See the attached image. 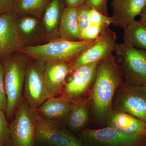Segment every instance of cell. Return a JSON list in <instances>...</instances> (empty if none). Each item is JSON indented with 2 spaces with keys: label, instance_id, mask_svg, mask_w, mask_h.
Returning a JSON list of instances; mask_svg holds the SVG:
<instances>
[{
  "label": "cell",
  "instance_id": "cb8c5ba5",
  "mask_svg": "<svg viewBox=\"0 0 146 146\" xmlns=\"http://www.w3.org/2000/svg\"><path fill=\"white\" fill-rule=\"evenodd\" d=\"M91 9L85 4L77 8V18L78 24L81 33L90 25L89 14Z\"/></svg>",
  "mask_w": 146,
  "mask_h": 146
},
{
  "label": "cell",
  "instance_id": "484cf974",
  "mask_svg": "<svg viewBox=\"0 0 146 146\" xmlns=\"http://www.w3.org/2000/svg\"><path fill=\"white\" fill-rule=\"evenodd\" d=\"M89 20L90 25L102 27H109L112 24L110 17L104 16L95 9H91L89 14Z\"/></svg>",
  "mask_w": 146,
  "mask_h": 146
},
{
  "label": "cell",
  "instance_id": "f1b7e54d",
  "mask_svg": "<svg viewBox=\"0 0 146 146\" xmlns=\"http://www.w3.org/2000/svg\"><path fill=\"white\" fill-rule=\"evenodd\" d=\"M14 0H0V15L13 12Z\"/></svg>",
  "mask_w": 146,
  "mask_h": 146
},
{
  "label": "cell",
  "instance_id": "44dd1931",
  "mask_svg": "<svg viewBox=\"0 0 146 146\" xmlns=\"http://www.w3.org/2000/svg\"><path fill=\"white\" fill-rule=\"evenodd\" d=\"M52 0H14L13 12L18 18L32 16L42 21L47 7Z\"/></svg>",
  "mask_w": 146,
  "mask_h": 146
},
{
  "label": "cell",
  "instance_id": "5bb4252c",
  "mask_svg": "<svg viewBox=\"0 0 146 146\" xmlns=\"http://www.w3.org/2000/svg\"><path fill=\"white\" fill-rule=\"evenodd\" d=\"M146 5V0H112L111 18L113 25L123 29L140 16Z\"/></svg>",
  "mask_w": 146,
  "mask_h": 146
},
{
  "label": "cell",
  "instance_id": "9a60e30c",
  "mask_svg": "<svg viewBox=\"0 0 146 146\" xmlns=\"http://www.w3.org/2000/svg\"><path fill=\"white\" fill-rule=\"evenodd\" d=\"M106 126L125 135L146 136V125L132 115L117 110H112L106 120Z\"/></svg>",
  "mask_w": 146,
  "mask_h": 146
},
{
  "label": "cell",
  "instance_id": "83f0119b",
  "mask_svg": "<svg viewBox=\"0 0 146 146\" xmlns=\"http://www.w3.org/2000/svg\"><path fill=\"white\" fill-rule=\"evenodd\" d=\"M7 107V99L5 86L4 68L0 61V110L5 112Z\"/></svg>",
  "mask_w": 146,
  "mask_h": 146
},
{
  "label": "cell",
  "instance_id": "603a6c76",
  "mask_svg": "<svg viewBox=\"0 0 146 146\" xmlns=\"http://www.w3.org/2000/svg\"><path fill=\"white\" fill-rule=\"evenodd\" d=\"M0 143L5 146H11L9 125L5 112L0 110Z\"/></svg>",
  "mask_w": 146,
  "mask_h": 146
},
{
  "label": "cell",
  "instance_id": "8992f818",
  "mask_svg": "<svg viewBox=\"0 0 146 146\" xmlns=\"http://www.w3.org/2000/svg\"><path fill=\"white\" fill-rule=\"evenodd\" d=\"M36 110L23 97L9 125L11 146H36Z\"/></svg>",
  "mask_w": 146,
  "mask_h": 146
},
{
  "label": "cell",
  "instance_id": "1f68e13d",
  "mask_svg": "<svg viewBox=\"0 0 146 146\" xmlns=\"http://www.w3.org/2000/svg\"><path fill=\"white\" fill-rule=\"evenodd\" d=\"M141 84H142V85H143V86L146 89V81L143 82V83H141Z\"/></svg>",
  "mask_w": 146,
  "mask_h": 146
},
{
  "label": "cell",
  "instance_id": "30bf717a",
  "mask_svg": "<svg viewBox=\"0 0 146 146\" xmlns=\"http://www.w3.org/2000/svg\"><path fill=\"white\" fill-rule=\"evenodd\" d=\"M98 63H89L73 71L60 96L73 103L87 96L96 79Z\"/></svg>",
  "mask_w": 146,
  "mask_h": 146
},
{
  "label": "cell",
  "instance_id": "52a82bcc",
  "mask_svg": "<svg viewBox=\"0 0 146 146\" xmlns=\"http://www.w3.org/2000/svg\"><path fill=\"white\" fill-rule=\"evenodd\" d=\"M120 61L124 83L138 84L146 81V51L125 43L117 44L114 50Z\"/></svg>",
  "mask_w": 146,
  "mask_h": 146
},
{
  "label": "cell",
  "instance_id": "f546056e",
  "mask_svg": "<svg viewBox=\"0 0 146 146\" xmlns=\"http://www.w3.org/2000/svg\"><path fill=\"white\" fill-rule=\"evenodd\" d=\"M66 7H78L85 4L86 0H63Z\"/></svg>",
  "mask_w": 146,
  "mask_h": 146
},
{
  "label": "cell",
  "instance_id": "7402d4cb",
  "mask_svg": "<svg viewBox=\"0 0 146 146\" xmlns=\"http://www.w3.org/2000/svg\"><path fill=\"white\" fill-rule=\"evenodd\" d=\"M123 43L146 51V27L140 21H131L123 29Z\"/></svg>",
  "mask_w": 146,
  "mask_h": 146
},
{
  "label": "cell",
  "instance_id": "e0dca14e",
  "mask_svg": "<svg viewBox=\"0 0 146 146\" xmlns=\"http://www.w3.org/2000/svg\"><path fill=\"white\" fill-rule=\"evenodd\" d=\"M74 103L63 97L49 98L37 109L38 114L47 119L63 123L70 112Z\"/></svg>",
  "mask_w": 146,
  "mask_h": 146
},
{
  "label": "cell",
  "instance_id": "8fae6325",
  "mask_svg": "<svg viewBox=\"0 0 146 146\" xmlns=\"http://www.w3.org/2000/svg\"><path fill=\"white\" fill-rule=\"evenodd\" d=\"M116 33L108 27L94 44L71 63L72 71L84 65L99 62L114 52L117 45Z\"/></svg>",
  "mask_w": 146,
  "mask_h": 146
},
{
  "label": "cell",
  "instance_id": "5b68a950",
  "mask_svg": "<svg viewBox=\"0 0 146 146\" xmlns=\"http://www.w3.org/2000/svg\"><path fill=\"white\" fill-rule=\"evenodd\" d=\"M112 110L132 115L146 125V89L141 84L124 83L117 89Z\"/></svg>",
  "mask_w": 146,
  "mask_h": 146
},
{
  "label": "cell",
  "instance_id": "7c38bea8",
  "mask_svg": "<svg viewBox=\"0 0 146 146\" xmlns=\"http://www.w3.org/2000/svg\"><path fill=\"white\" fill-rule=\"evenodd\" d=\"M18 19L13 12L0 15V61L25 46L18 32Z\"/></svg>",
  "mask_w": 146,
  "mask_h": 146
},
{
  "label": "cell",
  "instance_id": "d6a6232c",
  "mask_svg": "<svg viewBox=\"0 0 146 146\" xmlns=\"http://www.w3.org/2000/svg\"><path fill=\"white\" fill-rule=\"evenodd\" d=\"M0 146H5L4 145H3V144H2L1 143H0Z\"/></svg>",
  "mask_w": 146,
  "mask_h": 146
},
{
  "label": "cell",
  "instance_id": "7a4b0ae2",
  "mask_svg": "<svg viewBox=\"0 0 146 146\" xmlns=\"http://www.w3.org/2000/svg\"><path fill=\"white\" fill-rule=\"evenodd\" d=\"M28 56L19 51L13 53L1 60L4 68V77L7 107L5 111L7 117H14L23 97L25 76Z\"/></svg>",
  "mask_w": 146,
  "mask_h": 146
},
{
  "label": "cell",
  "instance_id": "d6986e66",
  "mask_svg": "<svg viewBox=\"0 0 146 146\" xmlns=\"http://www.w3.org/2000/svg\"><path fill=\"white\" fill-rule=\"evenodd\" d=\"M77 8L65 7L59 24V38L73 42L82 41L78 24Z\"/></svg>",
  "mask_w": 146,
  "mask_h": 146
},
{
  "label": "cell",
  "instance_id": "ac0fdd59",
  "mask_svg": "<svg viewBox=\"0 0 146 146\" xmlns=\"http://www.w3.org/2000/svg\"><path fill=\"white\" fill-rule=\"evenodd\" d=\"M65 7L63 0H52L45 9L42 21L47 39L59 38V24Z\"/></svg>",
  "mask_w": 146,
  "mask_h": 146
},
{
  "label": "cell",
  "instance_id": "277c9868",
  "mask_svg": "<svg viewBox=\"0 0 146 146\" xmlns=\"http://www.w3.org/2000/svg\"><path fill=\"white\" fill-rule=\"evenodd\" d=\"M36 146H84L77 134L63 123L43 117L36 110Z\"/></svg>",
  "mask_w": 146,
  "mask_h": 146
},
{
  "label": "cell",
  "instance_id": "4316f807",
  "mask_svg": "<svg viewBox=\"0 0 146 146\" xmlns=\"http://www.w3.org/2000/svg\"><path fill=\"white\" fill-rule=\"evenodd\" d=\"M108 0H86V6L92 9L97 11L104 16H108L107 3Z\"/></svg>",
  "mask_w": 146,
  "mask_h": 146
},
{
  "label": "cell",
  "instance_id": "4dcf8cb0",
  "mask_svg": "<svg viewBox=\"0 0 146 146\" xmlns=\"http://www.w3.org/2000/svg\"><path fill=\"white\" fill-rule=\"evenodd\" d=\"M140 22L146 27V5L140 15Z\"/></svg>",
  "mask_w": 146,
  "mask_h": 146
},
{
  "label": "cell",
  "instance_id": "ffe728a7",
  "mask_svg": "<svg viewBox=\"0 0 146 146\" xmlns=\"http://www.w3.org/2000/svg\"><path fill=\"white\" fill-rule=\"evenodd\" d=\"M17 25L25 44L39 41L45 37L42 21L35 17L28 16L18 18Z\"/></svg>",
  "mask_w": 146,
  "mask_h": 146
},
{
  "label": "cell",
  "instance_id": "d4e9b609",
  "mask_svg": "<svg viewBox=\"0 0 146 146\" xmlns=\"http://www.w3.org/2000/svg\"><path fill=\"white\" fill-rule=\"evenodd\" d=\"M108 27L90 25L84 31L81 33L82 40L91 41L98 39L102 32Z\"/></svg>",
  "mask_w": 146,
  "mask_h": 146
},
{
  "label": "cell",
  "instance_id": "ba28073f",
  "mask_svg": "<svg viewBox=\"0 0 146 146\" xmlns=\"http://www.w3.org/2000/svg\"><path fill=\"white\" fill-rule=\"evenodd\" d=\"M84 146H146V136L125 135L108 127H88L77 134Z\"/></svg>",
  "mask_w": 146,
  "mask_h": 146
},
{
  "label": "cell",
  "instance_id": "3957f363",
  "mask_svg": "<svg viewBox=\"0 0 146 146\" xmlns=\"http://www.w3.org/2000/svg\"><path fill=\"white\" fill-rule=\"evenodd\" d=\"M96 40L73 42L58 38L44 44L25 46L18 51L45 63H72Z\"/></svg>",
  "mask_w": 146,
  "mask_h": 146
},
{
  "label": "cell",
  "instance_id": "9c48e42d",
  "mask_svg": "<svg viewBox=\"0 0 146 146\" xmlns=\"http://www.w3.org/2000/svg\"><path fill=\"white\" fill-rule=\"evenodd\" d=\"M45 62L30 58L27 65L24 86V98L29 105L37 109L48 98L44 78Z\"/></svg>",
  "mask_w": 146,
  "mask_h": 146
},
{
  "label": "cell",
  "instance_id": "4fadbf2b",
  "mask_svg": "<svg viewBox=\"0 0 146 146\" xmlns=\"http://www.w3.org/2000/svg\"><path fill=\"white\" fill-rule=\"evenodd\" d=\"M72 71L71 63H45L44 78L50 98L61 95L67 79Z\"/></svg>",
  "mask_w": 146,
  "mask_h": 146
},
{
  "label": "cell",
  "instance_id": "6da1fadb",
  "mask_svg": "<svg viewBox=\"0 0 146 146\" xmlns=\"http://www.w3.org/2000/svg\"><path fill=\"white\" fill-rule=\"evenodd\" d=\"M123 74L116 56L111 54L98 63L96 79L88 94L91 121L106 125L112 111V102L117 89L124 83Z\"/></svg>",
  "mask_w": 146,
  "mask_h": 146
},
{
  "label": "cell",
  "instance_id": "2e32d148",
  "mask_svg": "<svg viewBox=\"0 0 146 146\" xmlns=\"http://www.w3.org/2000/svg\"><path fill=\"white\" fill-rule=\"evenodd\" d=\"M91 121L90 101L87 95L74 103L70 112L63 123L68 129L77 134L88 128Z\"/></svg>",
  "mask_w": 146,
  "mask_h": 146
}]
</instances>
